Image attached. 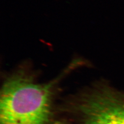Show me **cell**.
I'll use <instances>...</instances> for the list:
<instances>
[{"mask_svg":"<svg viewBox=\"0 0 124 124\" xmlns=\"http://www.w3.org/2000/svg\"><path fill=\"white\" fill-rule=\"evenodd\" d=\"M52 124H63L60 122H55L53 123Z\"/></svg>","mask_w":124,"mask_h":124,"instance_id":"cell-3","label":"cell"},{"mask_svg":"<svg viewBox=\"0 0 124 124\" xmlns=\"http://www.w3.org/2000/svg\"><path fill=\"white\" fill-rule=\"evenodd\" d=\"M78 112L80 124H124V94L99 87L82 99Z\"/></svg>","mask_w":124,"mask_h":124,"instance_id":"cell-2","label":"cell"},{"mask_svg":"<svg viewBox=\"0 0 124 124\" xmlns=\"http://www.w3.org/2000/svg\"><path fill=\"white\" fill-rule=\"evenodd\" d=\"M53 84L37 83L22 75L10 78L1 90L0 124H47Z\"/></svg>","mask_w":124,"mask_h":124,"instance_id":"cell-1","label":"cell"}]
</instances>
